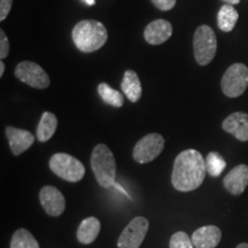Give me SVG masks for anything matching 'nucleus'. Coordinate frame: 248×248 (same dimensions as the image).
I'll use <instances>...</instances> for the list:
<instances>
[{
	"label": "nucleus",
	"instance_id": "nucleus-1",
	"mask_svg": "<svg viewBox=\"0 0 248 248\" xmlns=\"http://www.w3.org/2000/svg\"><path fill=\"white\" fill-rule=\"evenodd\" d=\"M207 173L206 159L197 150H185L176 156L171 184L179 192H191L200 187Z\"/></svg>",
	"mask_w": 248,
	"mask_h": 248
},
{
	"label": "nucleus",
	"instance_id": "nucleus-2",
	"mask_svg": "<svg viewBox=\"0 0 248 248\" xmlns=\"http://www.w3.org/2000/svg\"><path fill=\"white\" fill-rule=\"evenodd\" d=\"M71 37L79 51L91 53L106 44L108 32L106 27L99 21L83 20L74 27Z\"/></svg>",
	"mask_w": 248,
	"mask_h": 248
},
{
	"label": "nucleus",
	"instance_id": "nucleus-3",
	"mask_svg": "<svg viewBox=\"0 0 248 248\" xmlns=\"http://www.w3.org/2000/svg\"><path fill=\"white\" fill-rule=\"evenodd\" d=\"M91 168L101 187L108 188L115 184L116 161L113 152L105 144H98L91 154Z\"/></svg>",
	"mask_w": 248,
	"mask_h": 248
},
{
	"label": "nucleus",
	"instance_id": "nucleus-4",
	"mask_svg": "<svg viewBox=\"0 0 248 248\" xmlns=\"http://www.w3.org/2000/svg\"><path fill=\"white\" fill-rule=\"evenodd\" d=\"M49 168L58 177L69 183L79 182L85 175L84 164L67 153H57L51 156Z\"/></svg>",
	"mask_w": 248,
	"mask_h": 248
},
{
	"label": "nucleus",
	"instance_id": "nucleus-5",
	"mask_svg": "<svg viewBox=\"0 0 248 248\" xmlns=\"http://www.w3.org/2000/svg\"><path fill=\"white\" fill-rule=\"evenodd\" d=\"M195 61L200 66H207L215 58L217 39L214 30L208 26H200L195 30L193 38Z\"/></svg>",
	"mask_w": 248,
	"mask_h": 248
},
{
	"label": "nucleus",
	"instance_id": "nucleus-6",
	"mask_svg": "<svg viewBox=\"0 0 248 248\" xmlns=\"http://www.w3.org/2000/svg\"><path fill=\"white\" fill-rule=\"evenodd\" d=\"M222 91L226 97H240L248 86V68L244 63H234L222 77Z\"/></svg>",
	"mask_w": 248,
	"mask_h": 248
},
{
	"label": "nucleus",
	"instance_id": "nucleus-7",
	"mask_svg": "<svg viewBox=\"0 0 248 248\" xmlns=\"http://www.w3.org/2000/svg\"><path fill=\"white\" fill-rule=\"evenodd\" d=\"M164 138L159 133H148L139 139L132 151L133 160L138 163H148L156 159L163 151Z\"/></svg>",
	"mask_w": 248,
	"mask_h": 248
},
{
	"label": "nucleus",
	"instance_id": "nucleus-8",
	"mask_svg": "<svg viewBox=\"0 0 248 248\" xmlns=\"http://www.w3.org/2000/svg\"><path fill=\"white\" fill-rule=\"evenodd\" d=\"M150 222L142 216L131 219L117 240V248H139L146 237Z\"/></svg>",
	"mask_w": 248,
	"mask_h": 248
},
{
	"label": "nucleus",
	"instance_id": "nucleus-9",
	"mask_svg": "<svg viewBox=\"0 0 248 248\" xmlns=\"http://www.w3.org/2000/svg\"><path fill=\"white\" fill-rule=\"evenodd\" d=\"M15 76L21 82L35 89H46L51 83L47 73L32 61L20 62L15 68Z\"/></svg>",
	"mask_w": 248,
	"mask_h": 248
},
{
	"label": "nucleus",
	"instance_id": "nucleus-10",
	"mask_svg": "<svg viewBox=\"0 0 248 248\" xmlns=\"http://www.w3.org/2000/svg\"><path fill=\"white\" fill-rule=\"evenodd\" d=\"M39 201L49 216H60L66 209V199L55 186H44L39 192Z\"/></svg>",
	"mask_w": 248,
	"mask_h": 248
},
{
	"label": "nucleus",
	"instance_id": "nucleus-11",
	"mask_svg": "<svg viewBox=\"0 0 248 248\" xmlns=\"http://www.w3.org/2000/svg\"><path fill=\"white\" fill-rule=\"evenodd\" d=\"M6 136H7L12 153L15 156H18L23 152L29 150L32 146L33 141H35V137L32 136V133L28 131V130L17 129L14 128V126H7L6 128Z\"/></svg>",
	"mask_w": 248,
	"mask_h": 248
},
{
	"label": "nucleus",
	"instance_id": "nucleus-12",
	"mask_svg": "<svg viewBox=\"0 0 248 248\" xmlns=\"http://www.w3.org/2000/svg\"><path fill=\"white\" fill-rule=\"evenodd\" d=\"M225 190L233 195L244 193L248 186V166L239 164L234 167L223 179Z\"/></svg>",
	"mask_w": 248,
	"mask_h": 248
},
{
	"label": "nucleus",
	"instance_id": "nucleus-13",
	"mask_svg": "<svg viewBox=\"0 0 248 248\" xmlns=\"http://www.w3.org/2000/svg\"><path fill=\"white\" fill-rule=\"evenodd\" d=\"M222 128L240 141H248V114L235 111L223 121Z\"/></svg>",
	"mask_w": 248,
	"mask_h": 248
},
{
	"label": "nucleus",
	"instance_id": "nucleus-14",
	"mask_svg": "<svg viewBox=\"0 0 248 248\" xmlns=\"http://www.w3.org/2000/svg\"><path fill=\"white\" fill-rule=\"evenodd\" d=\"M191 239L194 248H216L222 239V232L215 225H206L195 230Z\"/></svg>",
	"mask_w": 248,
	"mask_h": 248
},
{
	"label": "nucleus",
	"instance_id": "nucleus-15",
	"mask_svg": "<svg viewBox=\"0 0 248 248\" xmlns=\"http://www.w3.org/2000/svg\"><path fill=\"white\" fill-rule=\"evenodd\" d=\"M172 35V26L166 20H155L144 30V38L148 44L160 45Z\"/></svg>",
	"mask_w": 248,
	"mask_h": 248
},
{
	"label": "nucleus",
	"instance_id": "nucleus-16",
	"mask_svg": "<svg viewBox=\"0 0 248 248\" xmlns=\"http://www.w3.org/2000/svg\"><path fill=\"white\" fill-rule=\"evenodd\" d=\"M101 224L97 217H88L83 219L78 229H77V239L80 244L89 245L97 239L99 232H100Z\"/></svg>",
	"mask_w": 248,
	"mask_h": 248
},
{
	"label": "nucleus",
	"instance_id": "nucleus-17",
	"mask_svg": "<svg viewBox=\"0 0 248 248\" xmlns=\"http://www.w3.org/2000/svg\"><path fill=\"white\" fill-rule=\"evenodd\" d=\"M121 89L125 94V97L131 102H137L141 97L142 89L140 84V79L137 73L133 70H126L124 73Z\"/></svg>",
	"mask_w": 248,
	"mask_h": 248
},
{
	"label": "nucleus",
	"instance_id": "nucleus-18",
	"mask_svg": "<svg viewBox=\"0 0 248 248\" xmlns=\"http://www.w3.org/2000/svg\"><path fill=\"white\" fill-rule=\"evenodd\" d=\"M58 128V119L53 113L45 111L40 117L37 126V139L40 142H45L54 136Z\"/></svg>",
	"mask_w": 248,
	"mask_h": 248
},
{
	"label": "nucleus",
	"instance_id": "nucleus-19",
	"mask_svg": "<svg viewBox=\"0 0 248 248\" xmlns=\"http://www.w3.org/2000/svg\"><path fill=\"white\" fill-rule=\"evenodd\" d=\"M238 18H239V14L235 11L233 6L225 4L224 6H222L218 14H217V24H218V28L222 31L230 32L237 24Z\"/></svg>",
	"mask_w": 248,
	"mask_h": 248
},
{
	"label": "nucleus",
	"instance_id": "nucleus-20",
	"mask_svg": "<svg viewBox=\"0 0 248 248\" xmlns=\"http://www.w3.org/2000/svg\"><path fill=\"white\" fill-rule=\"evenodd\" d=\"M11 248H39V244L29 231L18 229L12 237Z\"/></svg>",
	"mask_w": 248,
	"mask_h": 248
},
{
	"label": "nucleus",
	"instance_id": "nucleus-21",
	"mask_svg": "<svg viewBox=\"0 0 248 248\" xmlns=\"http://www.w3.org/2000/svg\"><path fill=\"white\" fill-rule=\"evenodd\" d=\"M98 93L100 95V98L104 100L106 104L110 105V106L120 108L123 106V95L122 93L116 91L113 88H110L109 85L106 84V83H100L98 85Z\"/></svg>",
	"mask_w": 248,
	"mask_h": 248
},
{
	"label": "nucleus",
	"instance_id": "nucleus-22",
	"mask_svg": "<svg viewBox=\"0 0 248 248\" xmlns=\"http://www.w3.org/2000/svg\"><path fill=\"white\" fill-rule=\"evenodd\" d=\"M226 167V161L223 159V156L217 152H210L206 157V168L207 172L212 177H218L222 175Z\"/></svg>",
	"mask_w": 248,
	"mask_h": 248
},
{
	"label": "nucleus",
	"instance_id": "nucleus-23",
	"mask_svg": "<svg viewBox=\"0 0 248 248\" xmlns=\"http://www.w3.org/2000/svg\"><path fill=\"white\" fill-rule=\"evenodd\" d=\"M169 248H194V245L186 232L178 231L170 238Z\"/></svg>",
	"mask_w": 248,
	"mask_h": 248
},
{
	"label": "nucleus",
	"instance_id": "nucleus-24",
	"mask_svg": "<svg viewBox=\"0 0 248 248\" xmlns=\"http://www.w3.org/2000/svg\"><path fill=\"white\" fill-rule=\"evenodd\" d=\"M9 54V42L4 30H0V59L4 60Z\"/></svg>",
	"mask_w": 248,
	"mask_h": 248
},
{
	"label": "nucleus",
	"instance_id": "nucleus-25",
	"mask_svg": "<svg viewBox=\"0 0 248 248\" xmlns=\"http://www.w3.org/2000/svg\"><path fill=\"white\" fill-rule=\"evenodd\" d=\"M153 5L161 11H170L175 7L177 0H152Z\"/></svg>",
	"mask_w": 248,
	"mask_h": 248
},
{
	"label": "nucleus",
	"instance_id": "nucleus-26",
	"mask_svg": "<svg viewBox=\"0 0 248 248\" xmlns=\"http://www.w3.org/2000/svg\"><path fill=\"white\" fill-rule=\"evenodd\" d=\"M13 0H0V21H4L11 12Z\"/></svg>",
	"mask_w": 248,
	"mask_h": 248
},
{
	"label": "nucleus",
	"instance_id": "nucleus-27",
	"mask_svg": "<svg viewBox=\"0 0 248 248\" xmlns=\"http://www.w3.org/2000/svg\"><path fill=\"white\" fill-rule=\"evenodd\" d=\"M223 1L224 2H226V4H229V5H237V4H239L240 2V0H223Z\"/></svg>",
	"mask_w": 248,
	"mask_h": 248
},
{
	"label": "nucleus",
	"instance_id": "nucleus-28",
	"mask_svg": "<svg viewBox=\"0 0 248 248\" xmlns=\"http://www.w3.org/2000/svg\"><path fill=\"white\" fill-rule=\"evenodd\" d=\"M4 73H5V63H4V61L1 60V62H0V77H2Z\"/></svg>",
	"mask_w": 248,
	"mask_h": 248
},
{
	"label": "nucleus",
	"instance_id": "nucleus-29",
	"mask_svg": "<svg viewBox=\"0 0 248 248\" xmlns=\"http://www.w3.org/2000/svg\"><path fill=\"white\" fill-rule=\"evenodd\" d=\"M84 2L89 6H93L95 4V0H84Z\"/></svg>",
	"mask_w": 248,
	"mask_h": 248
},
{
	"label": "nucleus",
	"instance_id": "nucleus-30",
	"mask_svg": "<svg viewBox=\"0 0 248 248\" xmlns=\"http://www.w3.org/2000/svg\"><path fill=\"white\" fill-rule=\"evenodd\" d=\"M237 248H248V244L246 243H243V244H239L237 246Z\"/></svg>",
	"mask_w": 248,
	"mask_h": 248
}]
</instances>
